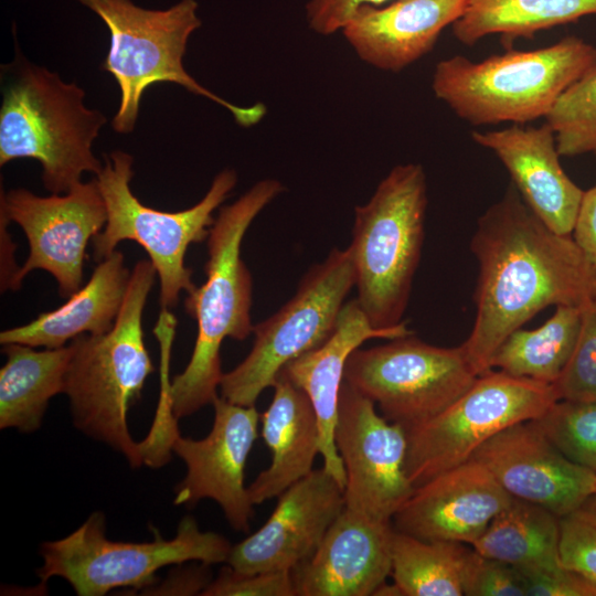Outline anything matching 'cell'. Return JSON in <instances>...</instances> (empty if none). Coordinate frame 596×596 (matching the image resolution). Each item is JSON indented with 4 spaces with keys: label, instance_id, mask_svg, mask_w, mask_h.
Listing matches in <instances>:
<instances>
[{
    "label": "cell",
    "instance_id": "obj_29",
    "mask_svg": "<svg viewBox=\"0 0 596 596\" xmlns=\"http://www.w3.org/2000/svg\"><path fill=\"white\" fill-rule=\"evenodd\" d=\"M464 543L425 541L394 531L393 583L402 596H462Z\"/></svg>",
    "mask_w": 596,
    "mask_h": 596
},
{
    "label": "cell",
    "instance_id": "obj_9",
    "mask_svg": "<svg viewBox=\"0 0 596 596\" xmlns=\"http://www.w3.org/2000/svg\"><path fill=\"white\" fill-rule=\"evenodd\" d=\"M105 530L104 514L94 512L67 536L43 542V564L38 570L41 583L57 576L78 596H103L119 587H151L157 571L168 565L226 563L232 549L226 538L200 530L190 515L180 521L171 540L153 531L150 542L113 541Z\"/></svg>",
    "mask_w": 596,
    "mask_h": 596
},
{
    "label": "cell",
    "instance_id": "obj_6",
    "mask_svg": "<svg viewBox=\"0 0 596 596\" xmlns=\"http://www.w3.org/2000/svg\"><path fill=\"white\" fill-rule=\"evenodd\" d=\"M97 14L108 28L110 44L102 68L119 87V106L111 127L129 134L138 120L145 91L158 83H173L225 108L244 128L263 120V103L235 105L202 86L184 68L183 56L191 34L201 26L195 0H180L166 10H150L131 0H75Z\"/></svg>",
    "mask_w": 596,
    "mask_h": 596
},
{
    "label": "cell",
    "instance_id": "obj_28",
    "mask_svg": "<svg viewBox=\"0 0 596 596\" xmlns=\"http://www.w3.org/2000/svg\"><path fill=\"white\" fill-rule=\"evenodd\" d=\"M581 324L582 308L556 306L541 327L510 333L494 352L491 369L554 384L574 351Z\"/></svg>",
    "mask_w": 596,
    "mask_h": 596
},
{
    "label": "cell",
    "instance_id": "obj_17",
    "mask_svg": "<svg viewBox=\"0 0 596 596\" xmlns=\"http://www.w3.org/2000/svg\"><path fill=\"white\" fill-rule=\"evenodd\" d=\"M345 507L343 487L322 467L279 497L267 521L232 546L227 565L240 573L291 571L318 549Z\"/></svg>",
    "mask_w": 596,
    "mask_h": 596
},
{
    "label": "cell",
    "instance_id": "obj_23",
    "mask_svg": "<svg viewBox=\"0 0 596 596\" xmlns=\"http://www.w3.org/2000/svg\"><path fill=\"white\" fill-rule=\"evenodd\" d=\"M273 387L274 397L260 415L262 436L272 461L247 487L254 505L278 498L309 475L320 455L319 423L308 395L281 372Z\"/></svg>",
    "mask_w": 596,
    "mask_h": 596
},
{
    "label": "cell",
    "instance_id": "obj_24",
    "mask_svg": "<svg viewBox=\"0 0 596 596\" xmlns=\"http://www.w3.org/2000/svg\"><path fill=\"white\" fill-rule=\"evenodd\" d=\"M131 272L115 249L98 262L91 278L62 306L40 313L31 322L0 332V343L56 349L76 337L109 331L121 309Z\"/></svg>",
    "mask_w": 596,
    "mask_h": 596
},
{
    "label": "cell",
    "instance_id": "obj_41",
    "mask_svg": "<svg viewBox=\"0 0 596 596\" xmlns=\"http://www.w3.org/2000/svg\"><path fill=\"white\" fill-rule=\"evenodd\" d=\"M595 493H596V486H595Z\"/></svg>",
    "mask_w": 596,
    "mask_h": 596
},
{
    "label": "cell",
    "instance_id": "obj_11",
    "mask_svg": "<svg viewBox=\"0 0 596 596\" xmlns=\"http://www.w3.org/2000/svg\"><path fill=\"white\" fill-rule=\"evenodd\" d=\"M558 400L553 384L490 370L436 416L405 427V469L417 487L471 459L491 437L542 415Z\"/></svg>",
    "mask_w": 596,
    "mask_h": 596
},
{
    "label": "cell",
    "instance_id": "obj_31",
    "mask_svg": "<svg viewBox=\"0 0 596 596\" xmlns=\"http://www.w3.org/2000/svg\"><path fill=\"white\" fill-rule=\"evenodd\" d=\"M532 422L566 458L596 472V402L557 400Z\"/></svg>",
    "mask_w": 596,
    "mask_h": 596
},
{
    "label": "cell",
    "instance_id": "obj_8",
    "mask_svg": "<svg viewBox=\"0 0 596 596\" xmlns=\"http://www.w3.org/2000/svg\"><path fill=\"white\" fill-rule=\"evenodd\" d=\"M134 158L121 150L105 156L96 175L107 210V222L93 237V255L100 262L123 241H134L148 254L160 281V306L177 307L181 291L196 287L192 270L185 266L188 247L207 238L215 221L214 211L228 198L237 183L233 169L219 172L205 195L193 206L166 212L147 206L134 195L130 181Z\"/></svg>",
    "mask_w": 596,
    "mask_h": 596
},
{
    "label": "cell",
    "instance_id": "obj_20",
    "mask_svg": "<svg viewBox=\"0 0 596 596\" xmlns=\"http://www.w3.org/2000/svg\"><path fill=\"white\" fill-rule=\"evenodd\" d=\"M508 170L526 205L552 231L572 235L584 191L560 162L555 134L545 121L539 127L512 125L501 130L471 132Z\"/></svg>",
    "mask_w": 596,
    "mask_h": 596
},
{
    "label": "cell",
    "instance_id": "obj_19",
    "mask_svg": "<svg viewBox=\"0 0 596 596\" xmlns=\"http://www.w3.org/2000/svg\"><path fill=\"white\" fill-rule=\"evenodd\" d=\"M392 521L344 507L316 552L291 570L297 596H370L392 570Z\"/></svg>",
    "mask_w": 596,
    "mask_h": 596
},
{
    "label": "cell",
    "instance_id": "obj_35",
    "mask_svg": "<svg viewBox=\"0 0 596 596\" xmlns=\"http://www.w3.org/2000/svg\"><path fill=\"white\" fill-rule=\"evenodd\" d=\"M204 596H296L291 571L240 573L230 565L203 590Z\"/></svg>",
    "mask_w": 596,
    "mask_h": 596
},
{
    "label": "cell",
    "instance_id": "obj_22",
    "mask_svg": "<svg viewBox=\"0 0 596 596\" xmlns=\"http://www.w3.org/2000/svg\"><path fill=\"white\" fill-rule=\"evenodd\" d=\"M412 334L406 323L373 327L356 299L347 301L331 337L320 347L291 360L280 371L309 397L320 430L323 468L343 487L345 472L334 443L338 402L350 354L369 339H395Z\"/></svg>",
    "mask_w": 596,
    "mask_h": 596
},
{
    "label": "cell",
    "instance_id": "obj_38",
    "mask_svg": "<svg viewBox=\"0 0 596 596\" xmlns=\"http://www.w3.org/2000/svg\"><path fill=\"white\" fill-rule=\"evenodd\" d=\"M391 0H307L306 21L309 29L319 35H331L341 31L353 14L364 6L380 7Z\"/></svg>",
    "mask_w": 596,
    "mask_h": 596
},
{
    "label": "cell",
    "instance_id": "obj_2",
    "mask_svg": "<svg viewBox=\"0 0 596 596\" xmlns=\"http://www.w3.org/2000/svg\"><path fill=\"white\" fill-rule=\"evenodd\" d=\"M284 190L276 179L256 182L235 202L220 209L210 230L205 281L184 300L198 332L188 365L170 384V405L177 419L213 404L217 397L224 374L220 356L224 339L242 341L253 333V281L241 257V245L255 217Z\"/></svg>",
    "mask_w": 596,
    "mask_h": 596
},
{
    "label": "cell",
    "instance_id": "obj_13",
    "mask_svg": "<svg viewBox=\"0 0 596 596\" xmlns=\"http://www.w3.org/2000/svg\"><path fill=\"white\" fill-rule=\"evenodd\" d=\"M375 406L343 381L334 443L345 472V508L375 520L392 521L415 486L405 469V427L387 421Z\"/></svg>",
    "mask_w": 596,
    "mask_h": 596
},
{
    "label": "cell",
    "instance_id": "obj_1",
    "mask_svg": "<svg viewBox=\"0 0 596 596\" xmlns=\"http://www.w3.org/2000/svg\"><path fill=\"white\" fill-rule=\"evenodd\" d=\"M470 248L479 263L476 318L461 344L479 376L514 330L549 306L596 300V268L572 235L552 231L511 183L478 220Z\"/></svg>",
    "mask_w": 596,
    "mask_h": 596
},
{
    "label": "cell",
    "instance_id": "obj_4",
    "mask_svg": "<svg viewBox=\"0 0 596 596\" xmlns=\"http://www.w3.org/2000/svg\"><path fill=\"white\" fill-rule=\"evenodd\" d=\"M156 276L150 260L137 262L114 327L70 342L73 352L63 391L70 398L74 425L121 453L134 468L145 464V458L141 441L130 435L127 415L155 370L145 343L142 315Z\"/></svg>",
    "mask_w": 596,
    "mask_h": 596
},
{
    "label": "cell",
    "instance_id": "obj_26",
    "mask_svg": "<svg viewBox=\"0 0 596 596\" xmlns=\"http://www.w3.org/2000/svg\"><path fill=\"white\" fill-rule=\"evenodd\" d=\"M590 14H596V0H467L451 29L465 45L499 34L510 49L517 39H533L538 32Z\"/></svg>",
    "mask_w": 596,
    "mask_h": 596
},
{
    "label": "cell",
    "instance_id": "obj_12",
    "mask_svg": "<svg viewBox=\"0 0 596 596\" xmlns=\"http://www.w3.org/2000/svg\"><path fill=\"white\" fill-rule=\"evenodd\" d=\"M461 345L441 348L412 334L349 356L344 381L379 406L390 422L409 427L453 404L477 380Z\"/></svg>",
    "mask_w": 596,
    "mask_h": 596
},
{
    "label": "cell",
    "instance_id": "obj_10",
    "mask_svg": "<svg viewBox=\"0 0 596 596\" xmlns=\"http://www.w3.org/2000/svg\"><path fill=\"white\" fill-rule=\"evenodd\" d=\"M355 286L349 246L333 248L312 265L295 295L274 315L253 328L254 344L247 356L221 380V397L255 405L291 360L323 344L333 333L345 297Z\"/></svg>",
    "mask_w": 596,
    "mask_h": 596
},
{
    "label": "cell",
    "instance_id": "obj_3",
    "mask_svg": "<svg viewBox=\"0 0 596 596\" xmlns=\"http://www.w3.org/2000/svg\"><path fill=\"white\" fill-rule=\"evenodd\" d=\"M0 166L20 158L42 166L44 188L64 194L103 168L93 143L107 123L84 103L85 92L57 73L30 62L15 42L14 58L1 66Z\"/></svg>",
    "mask_w": 596,
    "mask_h": 596
},
{
    "label": "cell",
    "instance_id": "obj_25",
    "mask_svg": "<svg viewBox=\"0 0 596 596\" xmlns=\"http://www.w3.org/2000/svg\"><path fill=\"white\" fill-rule=\"evenodd\" d=\"M7 356L0 370V428L33 433L41 427L50 400L63 393L72 345L35 350L2 344Z\"/></svg>",
    "mask_w": 596,
    "mask_h": 596
},
{
    "label": "cell",
    "instance_id": "obj_34",
    "mask_svg": "<svg viewBox=\"0 0 596 596\" xmlns=\"http://www.w3.org/2000/svg\"><path fill=\"white\" fill-rule=\"evenodd\" d=\"M467 596H526L519 571L502 561L468 549L461 576Z\"/></svg>",
    "mask_w": 596,
    "mask_h": 596
},
{
    "label": "cell",
    "instance_id": "obj_39",
    "mask_svg": "<svg viewBox=\"0 0 596 596\" xmlns=\"http://www.w3.org/2000/svg\"><path fill=\"white\" fill-rule=\"evenodd\" d=\"M572 236L596 268V185L584 191Z\"/></svg>",
    "mask_w": 596,
    "mask_h": 596
},
{
    "label": "cell",
    "instance_id": "obj_37",
    "mask_svg": "<svg viewBox=\"0 0 596 596\" xmlns=\"http://www.w3.org/2000/svg\"><path fill=\"white\" fill-rule=\"evenodd\" d=\"M518 571L526 596H596L594 584L563 565Z\"/></svg>",
    "mask_w": 596,
    "mask_h": 596
},
{
    "label": "cell",
    "instance_id": "obj_40",
    "mask_svg": "<svg viewBox=\"0 0 596 596\" xmlns=\"http://www.w3.org/2000/svg\"><path fill=\"white\" fill-rule=\"evenodd\" d=\"M575 512L596 526V493L590 494Z\"/></svg>",
    "mask_w": 596,
    "mask_h": 596
},
{
    "label": "cell",
    "instance_id": "obj_32",
    "mask_svg": "<svg viewBox=\"0 0 596 596\" xmlns=\"http://www.w3.org/2000/svg\"><path fill=\"white\" fill-rule=\"evenodd\" d=\"M177 324V318L171 310L161 309L153 328L160 349V394L152 430L147 439L141 441L145 465L150 467H160L169 460L172 441L179 435L169 395V369Z\"/></svg>",
    "mask_w": 596,
    "mask_h": 596
},
{
    "label": "cell",
    "instance_id": "obj_15",
    "mask_svg": "<svg viewBox=\"0 0 596 596\" xmlns=\"http://www.w3.org/2000/svg\"><path fill=\"white\" fill-rule=\"evenodd\" d=\"M212 405L214 421L206 437L178 435L172 441L171 450L187 466L184 479L175 487L174 504L192 507L212 499L235 531L248 532L254 504L245 486V467L258 436L260 415L255 405L235 404L221 396Z\"/></svg>",
    "mask_w": 596,
    "mask_h": 596
},
{
    "label": "cell",
    "instance_id": "obj_5",
    "mask_svg": "<svg viewBox=\"0 0 596 596\" xmlns=\"http://www.w3.org/2000/svg\"><path fill=\"white\" fill-rule=\"evenodd\" d=\"M596 66V47L571 35L531 51L508 49L472 62L455 55L438 62L435 96L475 125L545 118L562 93Z\"/></svg>",
    "mask_w": 596,
    "mask_h": 596
},
{
    "label": "cell",
    "instance_id": "obj_21",
    "mask_svg": "<svg viewBox=\"0 0 596 596\" xmlns=\"http://www.w3.org/2000/svg\"><path fill=\"white\" fill-rule=\"evenodd\" d=\"M466 4L467 0H391L364 6L341 32L362 62L397 73L428 54Z\"/></svg>",
    "mask_w": 596,
    "mask_h": 596
},
{
    "label": "cell",
    "instance_id": "obj_7",
    "mask_svg": "<svg viewBox=\"0 0 596 596\" xmlns=\"http://www.w3.org/2000/svg\"><path fill=\"white\" fill-rule=\"evenodd\" d=\"M427 183L419 163L395 166L370 200L354 209L349 245L355 298L370 323H402L422 256Z\"/></svg>",
    "mask_w": 596,
    "mask_h": 596
},
{
    "label": "cell",
    "instance_id": "obj_18",
    "mask_svg": "<svg viewBox=\"0 0 596 596\" xmlns=\"http://www.w3.org/2000/svg\"><path fill=\"white\" fill-rule=\"evenodd\" d=\"M511 500L482 464L469 459L415 487L392 523L421 540L471 545Z\"/></svg>",
    "mask_w": 596,
    "mask_h": 596
},
{
    "label": "cell",
    "instance_id": "obj_36",
    "mask_svg": "<svg viewBox=\"0 0 596 596\" xmlns=\"http://www.w3.org/2000/svg\"><path fill=\"white\" fill-rule=\"evenodd\" d=\"M560 561L596 586V526L577 512L560 518Z\"/></svg>",
    "mask_w": 596,
    "mask_h": 596
},
{
    "label": "cell",
    "instance_id": "obj_30",
    "mask_svg": "<svg viewBox=\"0 0 596 596\" xmlns=\"http://www.w3.org/2000/svg\"><path fill=\"white\" fill-rule=\"evenodd\" d=\"M545 121L561 157H596V66L562 93Z\"/></svg>",
    "mask_w": 596,
    "mask_h": 596
},
{
    "label": "cell",
    "instance_id": "obj_33",
    "mask_svg": "<svg viewBox=\"0 0 596 596\" xmlns=\"http://www.w3.org/2000/svg\"><path fill=\"white\" fill-rule=\"evenodd\" d=\"M553 385L558 400L596 402V300L582 309L576 345Z\"/></svg>",
    "mask_w": 596,
    "mask_h": 596
},
{
    "label": "cell",
    "instance_id": "obj_14",
    "mask_svg": "<svg viewBox=\"0 0 596 596\" xmlns=\"http://www.w3.org/2000/svg\"><path fill=\"white\" fill-rule=\"evenodd\" d=\"M0 214L17 223L29 242V256L15 277V290L34 269L50 273L61 297L83 285L86 247L107 222L97 179L81 182L70 192L39 196L24 189L1 191Z\"/></svg>",
    "mask_w": 596,
    "mask_h": 596
},
{
    "label": "cell",
    "instance_id": "obj_27",
    "mask_svg": "<svg viewBox=\"0 0 596 596\" xmlns=\"http://www.w3.org/2000/svg\"><path fill=\"white\" fill-rule=\"evenodd\" d=\"M560 518L547 509L512 498L471 546L479 554L518 570L561 566Z\"/></svg>",
    "mask_w": 596,
    "mask_h": 596
},
{
    "label": "cell",
    "instance_id": "obj_16",
    "mask_svg": "<svg viewBox=\"0 0 596 596\" xmlns=\"http://www.w3.org/2000/svg\"><path fill=\"white\" fill-rule=\"evenodd\" d=\"M512 497L539 504L558 518L595 493L596 472L566 458L532 421L513 424L472 455Z\"/></svg>",
    "mask_w": 596,
    "mask_h": 596
}]
</instances>
